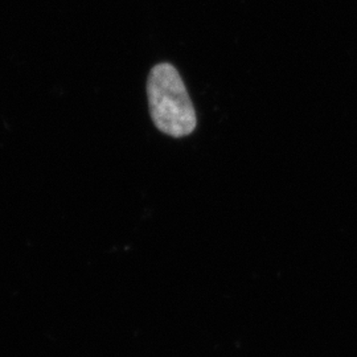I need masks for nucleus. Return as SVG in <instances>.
I'll list each match as a JSON object with an SVG mask.
<instances>
[{"instance_id": "1", "label": "nucleus", "mask_w": 357, "mask_h": 357, "mask_svg": "<svg viewBox=\"0 0 357 357\" xmlns=\"http://www.w3.org/2000/svg\"><path fill=\"white\" fill-rule=\"evenodd\" d=\"M150 113L156 128L172 138L192 134L197 125L190 94L172 64L155 65L147 79Z\"/></svg>"}]
</instances>
